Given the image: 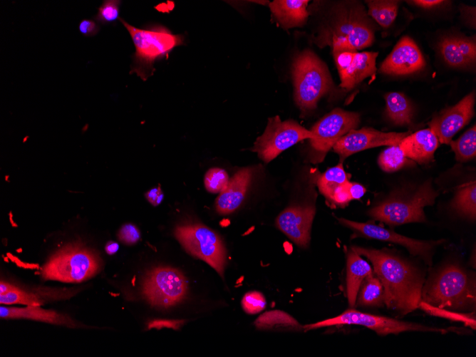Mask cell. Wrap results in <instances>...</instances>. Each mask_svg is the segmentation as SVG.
Returning a JSON list of instances; mask_svg holds the SVG:
<instances>
[{"label": "cell", "mask_w": 476, "mask_h": 357, "mask_svg": "<svg viewBox=\"0 0 476 357\" xmlns=\"http://www.w3.org/2000/svg\"><path fill=\"white\" fill-rule=\"evenodd\" d=\"M457 161L465 162L476 155V128L474 125L457 140L449 143Z\"/></svg>", "instance_id": "cell-31"}, {"label": "cell", "mask_w": 476, "mask_h": 357, "mask_svg": "<svg viewBox=\"0 0 476 357\" xmlns=\"http://www.w3.org/2000/svg\"><path fill=\"white\" fill-rule=\"evenodd\" d=\"M184 324V321L181 320H154L150 321L148 327L150 328H170L173 329H178Z\"/></svg>", "instance_id": "cell-41"}, {"label": "cell", "mask_w": 476, "mask_h": 357, "mask_svg": "<svg viewBox=\"0 0 476 357\" xmlns=\"http://www.w3.org/2000/svg\"><path fill=\"white\" fill-rule=\"evenodd\" d=\"M119 19L130 33L135 48L130 73H135L143 81L153 74L155 61L167 56L174 48L184 43L182 35L173 34L165 26L138 29L121 18Z\"/></svg>", "instance_id": "cell-3"}, {"label": "cell", "mask_w": 476, "mask_h": 357, "mask_svg": "<svg viewBox=\"0 0 476 357\" xmlns=\"http://www.w3.org/2000/svg\"><path fill=\"white\" fill-rule=\"evenodd\" d=\"M410 162L398 145H390L384 150L378 157L379 166L386 172L396 171Z\"/></svg>", "instance_id": "cell-32"}, {"label": "cell", "mask_w": 476, "mask_h": 357, "mask_svg": "<svg viewBox=\"0 0 476 357\" xmlns=\"http://www.w3.org/2000/svg\"><path fill=\"white\" fill-rule=\"evenodd\" d=\"M348 190L351 200H358L361 198L365 192V187L359 183L348 182Z\"/></svg>", "instance_id": "cell-43"}, {"label": "cell", "mask_w": 476, "mask_h": 357, "mask_svg": "<svg viewBox=\"0 0 476 357\" xmlns=\"http://www.w3.org/2000/svg\"><path fill=\"white\" fill-rule=\"evenodd\" d=\"M409 133V132L384 133L372 128L353 129L341 137L332 148L339 155L342 162L351 155L368 148L398 145Z\"/></svg>", "instance_id": "cell-15"}, {"label": "cell", "mask_w": 476, "mask_h": 357, "mask_svg": "<svg viewBox=\"0 0 476 357\" xmlns=\"http://www.w3.org/2000/svg\"><path fill=\"white\" fill-rule=\"evenodd\" d=\"M425 61L415 43L403 37L382 63L380 71L386 74L405 75L423 68Z\"/></svg>", "instance_id": "cell-18"}, {"label": "cell", "mask_w": 476, "mask_h": 357, "mask_svg": "<svg viewBox=\"0 0 476 357\" xmlns=\"http://www.w3.org/2000/svg\"><path fill=\"white\" fill-rule=\"evenodd\" d=\"M405 156L419 164L433 160L439 140L430 129H423L409 134L398 144Z\"/></svg>", "instance_id": "cell-20"}, {"label": "cell", "mask_w": 476, "mask_h": 357, "mask_svg": "<svg viewBox=\"0 0 476 357\" xmlns=\"http://www.w3.org/2000/svg\"><path fill=\"white\" fill-rule=\"evenodd\" d=\"M100 267L96 254L79 245H70L49 259L41 269V276L44 279L78 283L95 275Z\"/></svg>", "instance_id": "cell-6"}, {"label": "cell", "mask_w": 476, "mask_h": 357, "mask_svg": "<svg viewBox=\"0 0 476 357\" xmlns=\"http://www.w3.org/2000/svg\"><path fill=\"white\" fill-rule=\"evenodd\" d=\"M291 73L295 101L302 111L314 110L319 100L332 88L327 66L311 50H304L296 56Z\"/></svg>", "instance_id": "cell-5"}, {"label": "cell", "mask_w": 476, "mask_h": 357, "mask_svg": "<svg viewBox=\"0 0 476 357\" xmlns=\"http://www.w3.org/2000/svg\"><path fill=\"white\" fill-rule=\"evenodd\" d=\"M20 287L13 285L11 284L1 281L0 284V294H4L10 291L17 290Z\"/></svg>", "instance_id": "cell-45"}, {"label": "cell", "mask_w": 476, "mask_h": 357, "mask_svg": "<svg viewBox=\"0 0 476 357\" xmlns=\"http://www.w3.org/2000/svg\"><path fill=\"white\" fill-rule=\"evenodd\" d=\"M187 289V281L180 271L161 267L148 273L143 283L142 294L152 306L168 308L184 299Z\"/></svg>", "instance_id": "cell-12"}, {"label": "cell", "mask_w": 476, "mask_h": 357, "mask_svg": "<svg viewBox=\"0 0 476 357\" xmlns=\"http://www.w3.org/2000/svg\"><path fill=\"white\" fill-rule=\"evenodd\" d=\"M333 54L341 79L340 86L346 90L353 89L376 71L377 52L342 49L333 51Z\"/></svg>", "instance_id": "cell-14"}, {"label": "cell", "mask_w": 476, "mask_h": 357, "mask_svg": "<svg viewBox=\"0 0 476 357\" xmlns=\"http://www.w3.org/2000/svg\"><path fill=\"white\" fill-rule=\"evenodd\" d=\"M338 222L360 236L389 242L405 247L414 256L422 258L430 265L432 263L433 249L440 241H421L399 234L393 231L370 223L351 221L345 218H338Z\"/></svg>", "instance_id": "cell-13"}, {"label": "cell", "mask_w": 476, "mask_h": 357, "mask_svg": "<svg viewBox=\"0 0 476 357\" xmlns=\"http://www.w3.org/2000/svg\"><path fill=\"white\" fill-rule=\"evenodd\" d=\"M254 325L260 330H304L303 326L296 319L281 310H271L264 312L255 320Z\"/></svg>", "instance_id": "cell-25"}, {"label": "cell", "mask_w": 476, "mask_h": 357, "mask_svg": "<svg viewBox=\"0 0 476 357\" xmlns=\"http://www.w3.org/2000/svg\"><path fill=\"white\" fill-rule=\"evenodd\" d=\"M368 7V15L380 26H390L395 19L399 1L390 0H371L366 1Z\"/></svg>", "instance_id": "cell-28"}, {"label": "cell", "mask_w": 476, "mask_h": 357, "mask_svg": "<svg viewBox=\"0 0 476 357\" xmlns=\"http://www.w3.org/2000/svg\"><path fill=\"white\" fill-rule=\"evenodd\" d=\"M412 2L418 6L425 9H429L443 3V1L440 0H416V1H413Z\"/></svg>", "instance_id": "cell-44"}, {"label": "cell", "mask_w": 476, "mask_h": 357, "mask_svg": "<svg viewBox=\"0 0 476 357\" xmlns=\"http://www.w3.org/2000/svg\"><path fill=\"white\" fill-rule=\"evenodd\" d=\"M315 135L293 120L282 121L279 115L268 119L263 134L257 138L252 148L259 157L268 163L281 152L305 139H314Z\"/></svg>", "instance_id": "cell-10"}, {"label": "cell", "mask_w": 476, "mask_h": 357, "mask_svg": "<svg viewBox=\"0 0 476 357\" xmlns=\"http://www.w3.org/2000/svg\"><path fill=\"white\" fill-rule=\"evenodd\" d=\"M227 172L219 167L209 169L204 178L206 190L212 193H220L224 190L229 182Z\"/></svg>", "instance_id": "cell-35"}, {"label": "cell", "mask_w": 476, "mask_h": 357, "mask_svg": "<svg viewBox=\"0 0 476 357\" xmlns=\"http://www.w3.org/2000/svg\"><path fill=\"white\" fill-rule=\"evenodd\" d=\"M422 301L438 308L462 309L475 304V282L459 266H446L423 287Z\"/></svg>", "instance_id": "cell-4"}, {"label": "cell", "mask_w": 476, "mask_h": 357, "mask_svg": "<svg viewBox=\"0 0 476 357\" xmlns=\"http://www.w3.org/2000/svg\"><path fill=\"white\" fill-rule=\"evenodd\" d=\"M118 239L126 244H133L140 239V232L133 224H125L121 227L118 234Z\"/></svg>", "instance_id": "cell-38"}, {"label": "cell", "mask_w": 476, "mask_h": 357, "mask_svg": "<svg viewBox=\"0 0 476 357\" xmlns=\"http://www.w3.org/2000/svg\"><path fill=\"white\" fill-rule=\"evenodd\" d=\"M257 167H247L229 179L227 187L215 200V209L220 214L233 212L242 205Z\"/></svg>", "instance_id": "cell-19"}, {"label": "cell", "mask_w": 476, "mask_h": 357, "mask_svg": "<svg viewBox=\"0 0 476 357\" xmlns=\"http://www.w3.org/2000/svg\"><path fill=\"white\" fill-rule=\"evenodd\" d=\"M351 249L372 264L373 273L383 286L388 309L405 315L418 308L423 279L413 266L383 250L356 246Z\"/></svg>", "instance_id": "cell-1"}, {"label": "cell", "mask_w": 476, "mask_h": 357, "mask_svg": "<svg viewBox=\"0 0 476 357\" xmlns=\"http://www.w3.org/2000/svg\"><path fill=\"white\" fill-rule=\"evenodd\" d=\"M438 192L430 181L409 196L390 197L371 208L368 214L375 220L394 226L426 219L423 208L432 205Z\"/></svg>", "instance_id": "cell-7"}, {"label": "cell", "mask_w": 476, "mask_h": 357, "mask_svg": "<svg viewBox=\"0 0 476 357\" xmlns=\"http://www.w3.org/2000/svg\"><path fill=\"white\" fill-rule=\"evenodd\" d=\"M147 200L154 206L160 205L164 198V195L160 186L150 190L145 193Z\"/></svg>", "instance_id": "cell-42"}, {"label": "cell", "mask_w": 476, "mask_h": 357, "mask_svg": "<svg viewBox=\"0 0 476 357\" xmlns=\"http://www.w3.org/2000/svg\"><path fill=\"white\" fill-rule=\"evenodd\" d=\"M266 306L265 297L259 291L247 292L242 299V306L247 314H255L259 313L266 308Z\"/></svg>", "instance_id": "cell-37"}, {"label": "cell", "mask_w": 476, "mask_h": 357, "mask_svg": "<svg viewBox=\"0 0 476 357\" xmlns=\"http://www.w3.org/2000/svg\"><path fill=\"white\" fill-rule=\"evenodd\" d=\"M358 306L380 307L385 304L383 286L374 273L361 283L356 301Z\"/></svg>", "instance_id": "cell-26"}, {"label": "cell", "mask_w": 476, "mask_h": 357, "mask_svg": "<svg viewBox=\"0 0 476 357\" xmlns=\"http://www.w3.org/2000/svg\"><path fill=\"white\" fill-rule=\"evenodd\" d=\"M475 100V94L472 92L433 118L429 123L430 129L440 143L449 144L453 135L468 123L474 114Z\"/></svg>", "instance_id": "cell-16"}, {"label": "cell", "mask_w": 476, "mask_h": 357, "mask_svg": "<svg viewBox=\"0 0 476 357\" xmlns=\"http://www.w3.org/2000/svg\"><path fill=\"white\" fill-rule=\"evenodd\" d=\"M348 182L338 186L333 192L331 202L338 205H346L351 200L350 197L348 185Z\"/></svg>", "instance_id": "cell-39"}, {"label": "cell", "mask_w": 476, "mask_h": 357, "mask_svg": "<svg viewBox=\"0 0 476 357\" xmlns=\"http://www.w3.org/2000/svg\"><path fill=\"white\" fill-rule=\"evenodd\" d=\"M120 2L118 0L103 1L95 16V21L103 24H110L116 21L119 19Z\"/></svg>", "instance_id": "cell-36"}, {"label": "cell", "mask_w": 476, "mask_h": 357, "mask_svg": "<svg viewBox=\"0 0 476 357\" xmlns=\"http://www.w3.org/2000/svg\"><path fill=\"white\" fill-rule=\"evenodd\" d=\"M0 316L3 319H26L56 325L75 326L73 321L68 316L52 310L43 309L39 306H26L24 308L1 306Z\"/></svg>", "instance_id": "cell-24"}, {"label": "cell", "mask_w": 476, "mask_h": 357, "mask_svg": "<svg viewBox=\"0 0 476 357\" xmlns=\"http://www.w3.org/2000/svg\"><path fill=\"white\" fill-rule=\"evenodd\" d=\"M348 182L343 163L328 168L318 178L317 185L319 191L328 200H331L334 190L340 185Z\"/></svg>", "instance_id": "cell-29"}, {"label": "cell", "mask_w": 476, "mask_h": 357, "mask_svg": "<svg viewBox=\"0 0 476 357\" xmlns=\"http://www.w3.org/2000/svg\"><path fill=\"white\" fill-rule=\"evenodd\" d=\"M306 0H275L269 3L273 16L285 29L301 26L309 16Z\"/></svg>", "instance_id": "cell-22"}, {"label": "cell", "mask_w": 476, "mask_h": 357, "mask_svg": "<svg viewBox=\"0 0 476 357\" xmlns=\"http://www.w3.org/2000/svg\"><path fill=\"white\" fill-rule=\"evenodd\" d=\"M78 30L84 36H93L98 33L100 26L93 20L83 19L79 23Z\"/></svg>", "instance_id": "cell-40"}, {"label": "cell", "mask_w": 476, "mask_h": 357, "mask_svg": "<svg viewBox=\"0 0 476 357\" xmlns=\"http://www.w3.org/2000/svg\"><path fill=\"white\" fill-rule=\"evenodd\" d=\"M373 40V29L365 9L358 3L347 1L333 7L314 41L321 47L331 46L333 51H357L371 46Z\"/></svg>", "instance_id": "cell-2"}, {"label": "cell", "mask_w": 476, "mask_h": 357, "mask_svg": "<svg viewBox=\"0 0 476 357\" xmlns=\"http://www.w3.org/2000/svg\"><path fill=\"white\" fill-rule=\"evenodd\" d=\"M338 325H358L368 328L378 335L398 334L405 331H430L445 333L451 329H445L403 321L382 316L363 313L348 309L331 319L303 326L304 331Z\"/></svg>", "instance_id": "cell-9"}, {"label": "cell", "mask_w": 476, "mask_h": 357, "mask_svg": "<svg viewBox=\"0 0 476 357\" xmlns=\"http://www.w3.org/2000/svg\"><path fill=\"white\" fill-rule=\"evenodd\" d=\"M386 112L389 118L397 125H408L413 116V110L404 95L391 92L385 95Z\"/></svg>", "instance_id": "cell-27"}, {"label": "cell", "mask_w": 476, "mask_h": 357, "mask_svg": "<svg viewBox=\"0 0 476 357\" xmlns=\"http://www.w3.org/2000/svg\"><path fill=\"white\" fill-rule=\"evenodd\" d=\"M373 273L371 266L353 249L347 253L346 296L351 307L356 306L357 294L362 281Z\"/></svg>", "instance_id": "cell-23"}, {"label": "cell", "mask_w": 476, "mask_h": 357, "mask_svg": "<svg viewBox=\"0 0 476 357\" xmlns=\"http://www.w3.org/2000/svg\"><path fill=\"white\" fill-rule=\"evenodd\" d=\"M119 249V245L117 242L109 241L105 247V250L108 254H114Z\"/></svg>", "instance_id": "cell-46"}, {"label": "cell", "mask_w": 476, "mask_h": 357, "mask_svg": "<svg viewBox=\"0 0 476 357\" xmlns=\"http://www.w3.org/2000/svg\"><path fill=\"white\" fill-rule=\"evenodd\" d=\"M418 308L429 314L443 317L455 321L462 322L467 326L475 329V316L472 314H461L432 306L421 300Z\"/></svg>", "instance_id": "cell-33"}, {"label": "cell", "mask_w": 476, "mask_h": 357, "mask_svg": "<svg viewBox=\"0 0 476 357\" xmlns=\"http://www.w3.org/2000/svg\"><path fill=\"white\" fill-rule=\"evenodd\" d=\"M44 295L24 291L21 288L0 295L1 304H23L40 306L43 303Z\"/></svg>", "instance_id": "cell-34"}, {"label": "cell", "mask_w": 476, "mask_h": 357, "mask_svg": "<svg viewBox=\"0 0 476 357\" xmlns=\"http://www.w3.org/2000/svg\"><path fill=\"white\" fill-rule=\"evenodd\" d=\"M440 51L445 62L453 67H465L476 59V43L472 38L449 36L440 43Z\"/></svg>", "instance_id": "cell-21"}, {"label": "cell", "mask_w": 476, "mask_h": 357, "mask_svg": "<svg viewBox=\"0 0 476 357\" xmlns=\"http://www.w3.org/2000/svg\"><path fill=\"white\" fill-rule=\"evenodd\" d=\"M452 207L459 213L472 219L476 215L475 181L463 185L456 193Z\"/></svg>", "instance_id": "cell-30"}, {"label": "cell", "mask_w": 476, "mask_h": 357, "mask_svg": "<svg viewBox=\"0 0 476 357\" xmlns=\"http://www.w3.org/2000/svg\"><path fill=\"white\" fill-rule=\"evenodd\" d=\"M359 122L358 113L336 108L315 123L310 130L316 136L314 139L309 140L311 162H322L334 144L350 130L355 129Z\"/></svg>", "instance_id": "cell-11"}, {"label": "cell", "mask_w": 476, "mask_h": 357, "mask_svg": "<svg viewBox=\"0 0 476 357\" xmlns=\"http://www.w3.org/2000/svg\"><path fill=\"white\" fill-rule=\"evenodd\" d=\"M176 239L192 256L211 266L222 277L227 264V252L219 235L202 224L177 226Z\"/></svg>", "instance_id": "cell-8"}, {"label": "cell", "mask_w": 476, "mask_h": 357, "mask_svg": "<svg viewBox=\"0 0 476 357\" xmlns=\"http://www.w3.org/2000/svg\"><path fill=\"white\" fill-rule=\"evenodd\" d=\"M314 214L315 208L312 206L289 207L278 215L276 225L298 247L306 248Z\"/></svg>", "instance_id": "cell-17"}]
</instances>
